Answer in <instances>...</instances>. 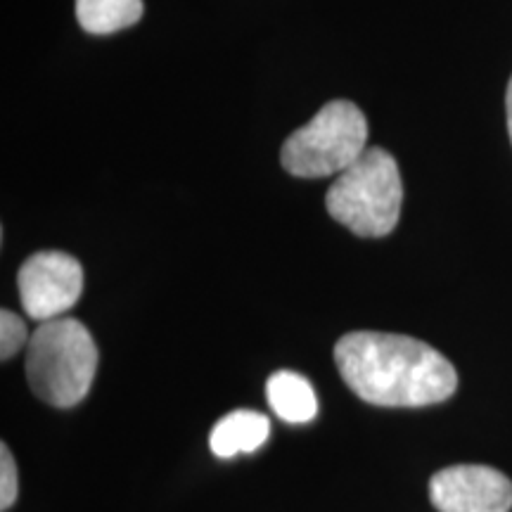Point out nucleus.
Instances as JSON below:
<instances>
[{
    "mask_svg": "<svg viewBox=\"0 0 512 512\" xmlns=\"http://www.w3.org/2000/svg\"><path fill=\"white\" fill-rule=\"evenodd\" d=\"M342 380L358 399L387 408H422L451 399L458 373L430 344L389 332H349L335 344Z\"/></svg>",
    "mask_w": 512,
    "mask_h": 512,
    "instance_id": "1",
    "label": "nucleus"
},
{
    "mask_svg": "<svg viewBox=\"0 0 512 512\" xmlns=\"http://www.w3.org/2000/svg\"><path fill=\"white\" fill-rule=\"evenodd\" d=\"M98 358V347L81 320H46L29 337V387L50 406L72 408L91 392Z\"/></svg>",
    "mask_w": 512,
    "mask_h": 512,
    "instance_id": "2",
    "label": "nucleus"
},
{
    "mask_svg": "<svg viewBox=\"0 0 512 512\" xmlns=\"http://www.w3.org/2000/svg\"><path fill=\"white\" fill-rule=\"evenodd\" d=\"M403 204L399 164L382 147H368L330 185L328 214L358 238H384L396 228Z\"/></svg>",
    "mask_w": 512,
    "mask_h": 512,
    "instance_id": "3",
    "label": "nucleus"
},
{
    "mask_svg": "<svg viewBox=\"0 0 512 512\" xmlns=\"http://www.w3.org/2000/svg\"><path fill=\"white\" fill-rule=\"evenodd\" d=\"M366 150V114L351 100H332L285 140L280 164L297 178L339 176Z\"/></svg>",
    "mask_w": 512,
    "mask_h": 512,
    "instance_id": "4",
    "label": "nucleus"
},
{
    "mask_svg": "<svg viewBox=\"0 0 512 512\" xmlns=\"http://www.w3.org/2000/svg\"><path fill=\"white\" fill-rule=\"evenodd\" d=\"M22 309L31 320L62 318L79 302L83 292V268L72 254L46 249L31 254L17 273Z\"/></svg>",
    "mask_w": 512,
    "mask_h": 512,
    "instance_id": "5",
    "label": "nucleus"
},
{
    "mask_svg": "<svg viewBox=\"0 0 512 512\" xmlns=\"http://www.w3.org/2000/svg\"><path fill=\"white\" fill-rule=\"evenodd\" d=\"M432 505L439 512H510L512 482L486 465H453L430 482Z\"/></svg>",
    "mask_w": 512,
    "mask_h": 512,
    "instance_id": "6",
    "label": "nucleus"
},
{
    "mask_svg": "<svg viewBox=\"0 0 512 512\" xmlns=\"http://www.w3.org/2000/svg\"><path fill=\"white\" fill-rule=\"evenodd\" d=\"M271 434V420L256 411H233L216 422L209 434L211 451L219 458H233L238 453H254L266 444Z\"/></svg>",
    "mask_w": 512,
    "mask_h": 512,
    "instance_id": "7",
    "label": "nucleus"
},
{
    "mask_svg": "<svg viewBox=\"0 0 512 512\" xmlns=\"http://www.w3.org/2000/svg\"><path fill=\"white\" fill-rule=\"evenodd\" d=\"M266 396L273 413L280 420L292 422V425L311 422L318 413V399L311 382L304 375L292 373V370H278L268 377Z\"/></svg>",
    "mask_w": 512,
    "mask_h": 512,
    "instance_id": "8",
    "label": "nucleus"
},
{
    "mask_svg": "<svg viewBox=\"0 0 512 512\" xmlns=\"http://www.w3.org/2000/svg\"><path fill=\"white\" fill-rule=\"evenodd\" d=\"M143 12V0H76V19L93 36H110L133 27Z\"/></svg>",
    "mask_w": 512,
    "mask_h": 512,
    "instance_id": "9",
    "label": "nucleus"
},
{
    "mask_svg": "<svg viewBox=\"0 0 512 512\" xmlns=\"http://www.w3.org/2000/svg\"><path fill=\"white\" fill-rule=\"evenodd\" d=\"M27 339L29 335L24 320L10 309L0 311V358L8 361V358L15 356L24 344H29Z\"/></svg>",
    "mask_w": 512,
    "mask_h": 512,
    "instance_id": "10",
    "label": "nucleus"
},
{
    "mask_svg": "<svg viewBox=\"0 0 512 512\" xmlns=\"http://www.w3.org/2000/svg\"><path fill=\"white\" fill-rule=\"evenodd\" d=\"M17 465L8 446H0V510L12 508L17 501Z\"/></svg>",
    "mask_w": 512,
    "mask_h": 512,
    "instance_id": "11",
    "label": "nucleus"
},
{
    "mask_svg": "<svg viewBox=\"0 0 512 512\" xmlns=\"http://www.w3.org/2000/svg\"><path fill=\"white\" fill-rule=\"evenodd\" d=\"M505 112H508V131L512 140V79L508 83V93H505Z\"/></svg>",
    "mask_w": 512,
    "mask_h": 512,
    "instance_id": "12",
    "label": "nucleus"
}]
</instances>
